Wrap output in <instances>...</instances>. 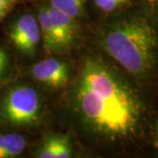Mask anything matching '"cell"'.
<instances>
[{
  "mask_svg": "<svg viewBox=\"0 0 158 158\" xmlns=\"http://www.w3.org/2000/svg\"><path fill=\"white\" fill-rule=\"evenodd\" d=\"M85 123L102 135L118 139L135 134L141 122L140 99L118 74L97 59H87L75 90Z\"/></svg>",
  "mask_w": 158,
  "mask_h": 158,
  "instance_id": "cell-1",
  "label": "cell"
},
{
  "mask_svg": "<svg viewBox=\"0 0 158 158\" xmlns=\"http://www.w3.org/2000/svg\"><path fill=\"white\" fill-rule=\"evenodd\" d=\"M106 51L130 74L144 78L158 64V31L148 19L130 16L113 23L103 37Z\"/></svg>",
  "mask_w": 158,
  "mask_h": 158,
  "instance_id": "cell-2",
  "label": "cell"
},
{
  "mask_svg": "<svg viewBox=\"0 0 158 158\" xmlns=\"http://www.w3.org/2000/svg\"><path fill=\"white\" fill-rule=\"evenodd\" d=\"M40 103L37 91L30 86L11 89L2 104L4 117L12 124L28 125L39 118Z\"/></svg>",
  "mask_w": 158,
  "mask_h": 158,
  "instance_id": "cell-3",
  "label": "cell"
},
{
  "mask_svg": "<svg viewBox=\"0 0 158 158\" xmlns=\"http://www.w3.org/2000/svg\"><path fill=\"white\" fill-rule=\"evenodd\" d=\"M10 38L18 50L33 56L40 39L39 22L32 14H24L13 24Z\"/></svg>",
  "mask_w": 158,
  "mask_h": 158,
  "instance_id": "cell-4",
  "label": "cell"
},
{
  "mask_svg": "<svg viewBox=\"0 0 158 158\" xmlns=\"http://www.w3.org/2000/svg\"><path fill=\"white\" fill-rule=\"evenodd\" d=\"M31 74L36 81L51 88H62L68 84L69 69L68 64L56 58H48L35 63Z\"/></svg>",
  "mask_w": 158,
  "mask_h": 158,
  "instance_id": "cell-5",
  "label": "cell"
},
{
  "mask_svg": "<svg viewBox=\"0 0 158 158\" xmlns=\"http://www.w3.org/2000/svg\"><path fill=\"white\" fill-rule=\"evenodd\" d=\"M47 9L56 29L62 52L69 50L77 37V27L75 19L51 6H47Z\"/></svg>",
  "mask_w": 158,
  "mask_h": 158,
  "instance_id": "cell-6",
  "label": "cell"
},
{
  "mask_svg": "<svg viewBox=\"0 0 158 158\" xmlns=\"http://www.w3.org/2000/svg\"><path fill=\"white\" fill-rule=\"evenodd\" d=\"M38 22L40 31V37H42L43 47L46 52L48 54L62 53L56 29L48 14L47 6H42L40 8Z\"/></svg>",
  "mask_w": 158,
  "mask_h": 158,
  "instance_id": "cell-7",
  "label": "cell"
},
{
  "mask_svg": "<svg viewBox=\"0 0 158 158\" xmlns=\"http://www.w3.org/2000/svg\"><path fill=\"white\" fill-rule=\"evenodd\" d=\"M40 158H69L71 145L67 135H52L47 138L37 152Z\"/></svg>",
  "mask_w": 158,
  "mask_h": 158,
  "instance_id": "cell-8",
  "label": "cell"
},
{
  "mask_svg": "<svg viewBox=\"0 0 158 158\" xmlns=\"http://www.w3.org/2000/svg\"><path fill=\"white\" fill-rule=\"evenodd\" d=\"M26 148V139L17 133H9L4 135L3 150L0 158L15 157Z\"/></svg>",
  "mask_w": 158,
  "mask_h": 158,
  "instance_id": "cell-9",
  "label": "cell"
},
{
  "mask_svg": "<svg viewBox=\"0 0 158 158\" xmlns=\"http://www.w3.org/2000/svg\"><path fill=\"white\" fill-rule=\"evenodd\" d=\"M85 2V0H50V6L76 19L83 13Z\"/></svg>",
  "mask_w": 158,
  "mask_h": 158,
  "instance_id": "cell-10",
  "label": "cell"
},
{
  "mask_svg": "<svg viewBox=\"0 0 158 158\" xmlns=\"http://www.w3.org/2000/svg\"><path fill=\"white\" fill-rule=\"evenodd\" d=\"M131 0H95L96 6L105 12H112L129 4Z\"/></svg>",
  "mask_w": 158,
  "mask_h": 158,
  "instance_id": "cell-11",
  "label": "cell"
},
{
  "mask_svg": "<svg viewBox=\"0 0 158 158\" xmlns=\"http://www.w3.org/2000/svg\"><path fill=\"white\" fill-rule=\"evenodd\" d=\"M15 3V0H0V23L5 19L6 15L11 11Z\"/></svg>",
  "mask_w": 158,
  "mask_h": 158,
  "instance_id": "cell-12",
  "label": "cell"
},
{
  "mask_svg": "<svg viewBox=\"0 0 158 158\" xmlns=\"http://www.w3.org/2000/svg\"><path fill=\"white\" fill-rule=\"evenodd\" d=\"M7 63H8V58H7L6 52L0 48V77L5 72Z\"/></svg>",
  "mask_w": 158,
  "mask_h": 158,
  "instance_id": "cell-13",
  "label": "cell"
},
{
  "mask_svg": "<svg viewBox=\"0 0 158 158\" xmlns=\"http://www.w3.org/2000/svg\"><path fill=\"white\" fill-rule=\"evenodd\" d=\"M3 144H4V135H0V157H1L2 150H3Z\"/></svg>",
  "mask_w": 158,
  "mask_h": 158,
  "instance_id": "cell-14",
  "label": "cell"
},
{
  "mask_svg": "<svg viewBox=\"0 0 158 158\" xmlns=\"http://www.w3.org/2000/svg\"><path fill=\"white\" fill-rule=\"evenodd\" d=\"M147 1L149 4H151L152 6L158 7V0H147Z\"/></svg>",
  "mask_w": 158,
  "mask_h": 158,
  "instance_id": "cell-15",
  "label": "cell"
}]
</instances>
